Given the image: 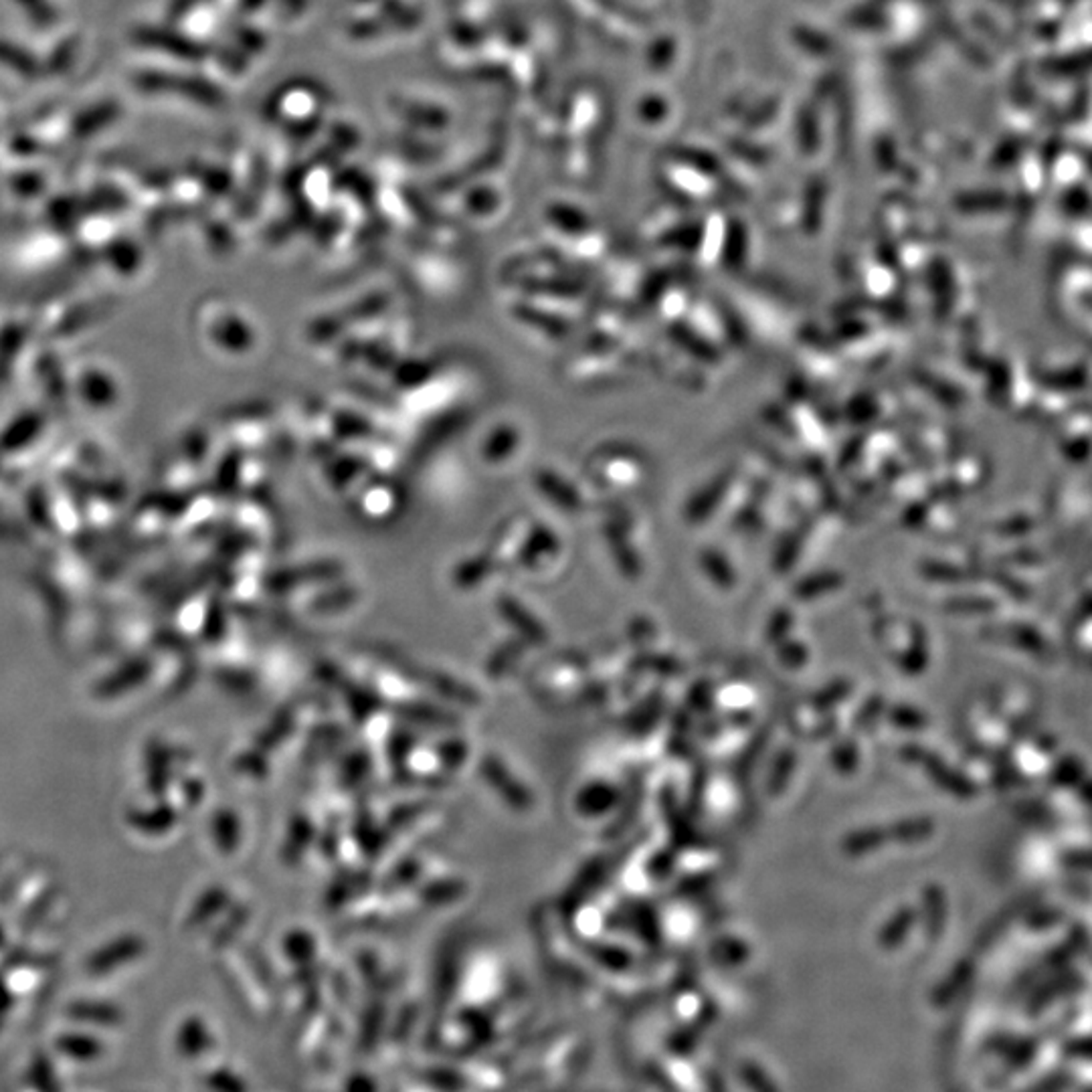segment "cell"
I'll list each match as a JSON object with an SVG mask.
<instances>
[{
	"label": "cell",
	"mask_w": 1092,
	"mask_h": 1092,
	"mask_svg": "<svg viewBox=\"0 0 1092 1092\" xmlns=\"http://www.w3.org/2000/svg\"><path fill=\"white\" fill-rule=\"evenodd\" d=\"M0 59L9 61L11 67L19 69V72H23V74L32 72V67H34L27 54H23V51H16L12 47H7V45H0Z\"/></svg>",
	"instance_id": "1"
},
{
	"label": "cell",
	"mask_w": 1092,
	"mask_h": 1092,
	"mask_svg": "<svg viewBox=\"0 0 1092 1092\" xmlns=\"http://www.w3.org/2000/svg\"><path fill=\"white\" fill-rule=\"evenodd\" d=\"M114 112H116V108L112 110V106H106L103 110L92 112V116H85L83 119L77 121L75 130H79V132H81V130H96V124H97V128H99L101 124H106V121L112 119Z\"/></svg>",
	"instance_id": "2"
}]
</instances>
